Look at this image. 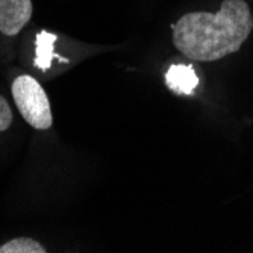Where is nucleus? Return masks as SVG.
<instances>
[{"instance_id": "nucleus-5", "label": "nucleus", "mask_w": 253, "mask_h": 253, "mask_svg": "<svg viewBox=\"0 0 253 253\" xmlns=\"http://www.w3.org/2000/svg\"><path fill=\"white\" fill-rule=\"evenodd\" d=\"M45 250L37 240L20 237L0 246V253H45Z\"/></svg>"}, {"instance_id": "nucleus-4", "label": "nucleus", "mask_w": 253, "mask_h": 253, "mask_svg": "<svg viewBox=\"0 0 253 253\" xmlns=\"http://www.w3.org/2000/svg\"><path fill=\"white\" fill-rule=\"evenodd\" d=\"M167 86L177 94H191L199 85V78L193 67L188 65H171L166 75Z\"/></svg>"}, {"instance_id": "nucleus-6", "label": "nucleus", "mask_w": 253, "mask_h": 253, "mask_svg": "<svg viewBox=\"0 0 253 253\" xmlns=\"http://www.w3.org/2000/svg\"><path fill=\"white\" fill-rule=\"evenodd\" d=\"M56 38L49 34H41L38 37V45H37V59L35 64L41 70H47L52 64V59L55 58L53 55V41Z\"/></svg>"}, {"instance_id": "nucleus-7", "label": "nucleus", "mask_w": 253, "mask_h": 253, "mask_svg": "<svg viewBox=\"0 0 253 253\" xmlns=\"http://www.w3.org/2000/svg\"><path fill=\"white\" fill-rule=\"evenodd\" d=\"M12 123V111L5 97L0 96V132L6 130Z\"/></svg>"}, {"instance_id": "nucleus-2", "label": "nucleus", "mask_w": 253, "mask_h": 253, "mask_svg": "<svg viewBox=\"0 0 253 253\" xmlns=\"http://www.w3.org/2000/svg\"><path fill=\"white\" fill-rule=\"evenodd\" d=\"M12 97L14 102L25 119L32 127L38 130L50 129L53 125L52 109L49 97L44 88L35 78L23 75L12 82Z\"/></svg>"}, {"instance_id": "nucleus-1", "label": "nucleus", "mask_w": 253, "mask_h": 253, "mask_svg": "<svg viewBox=\"0 0 253 253\" xmlns=\"http://www.w3.org/2000/svg\"><path fill=\"white\" fill-rule=\"evenodd\" d=\"M253 31V15L246 0H223L217 12L194 11L173 25V44L199 62L218 61L241 49Z\"/></svg>"}, {"instance_id": "nucleus-3", "label": "nucleus", "mask_w": 253, "mask_h": 253, "mask_svg": "<svg viewBox=\"0 0 253 253\" xmlns=\"http://www.w3.org/2000/svg\"><path fill=\"white\" fill-rule=\"evenodd\" d=\"M32 0H0V32L15 37L32 17Z\"/></svg>"}]
</instances>
